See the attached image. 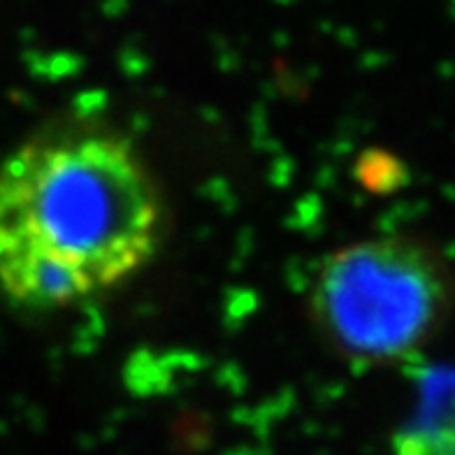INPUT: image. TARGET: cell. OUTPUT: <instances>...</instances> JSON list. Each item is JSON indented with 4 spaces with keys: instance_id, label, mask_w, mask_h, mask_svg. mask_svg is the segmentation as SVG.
I'll use <instances>...</instances> for the list:
<instances>
[{
    "instance_id": "cell-1",
    "label": "cell",
    "mask_w": 455,
    "mask_h": 455,
    "mask_svg": "<svg viewBox=\"0 0 455 455\" xmlns=\"http://www.w3.org/2000/svg\"><path fill=\"white\" fill-rule=\"evenodd\" d=\"M163 233L149 165L119 132L60 126L0 158V293L60 312L142 272Z\"/></svg>"
},
{
    "instance_id": "cell-2",
    "label": "cell",
    "mask_w": 455,
    "mask_h": 455,
    "mask_svg": "<svg viewBox=\"0 0 455 455\" xmlns=\"http://www.w3.org/2000/svg\"><path fill=\"white\" fill-rule=\"evenodd\" d=\"M453 276L435 249L381 235L328 253L312 276L309 318L335 354L358 365L409 358L437 335Z\"/></svg>"
},
{
    "instance_id": "cell-3",
    "label": "cell",
    "mask_w": 455,
    "mask_h": 455,
    "mask_svg": "<svg viewBox=\"0 0 455 455\" xmlns=\"http://www.w3.org/2000/svg\"><path fill=\"white\" fill-rule=\"evenodd\" d=\"M393 455H455V370L419 371L416 400L393 437Z\"/></svg>"
}]
</instances>
